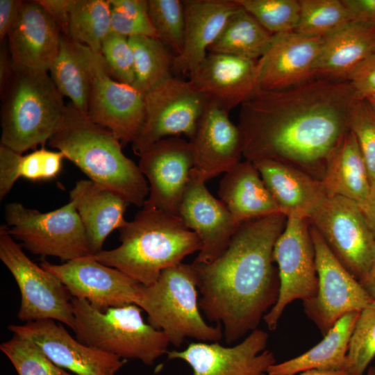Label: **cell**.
<instances>
[{
	"label": "cell",
	"mask_w": 375,
	"mask_h": 375,
	"mask_svg": "<svg viewBox=\"0 0 375 375\" xmlns=\"http://www.w3.org/2000/svg\"><path fill=\"white\" fill-rule=\"evenodd\" d=\"M358 100L348 81L315 78L280 90H259L240 106L242 156L275 160L322 180L326 160L349 130Z\"/></svg>",
	"instance_id": "obj_1"
},
{
	"label": "cell",
	"mask_w": 375,
	"mask_h": 375,
	"mask_svg": "<svg viewBox=\"0 0 375 375\" xmlns=\"http://www.w3.org/2000/svg\"><path fill=\"white\" fill-rule=\"evenodd\" d=\"M286 222L281 212L244 222L217 259L192 263L200 309L208 320L221 325L227 344L258 328L277 301L280 279L273 251Z\"/></svg>",
	"instance_id": "obj_2"
},
{
	"label": "cell",
	"mask_w": 375,
	"mask_h": 375,
	"mask_svg": "<svg viewBox=\"0 0 375 375\" xmlns=\"http://www.w3.org/2000/svg\"><path fill=\"white\" fill-rule=\"evenodd\" d=\"M48 142L91 181L117 193L128 203L143 206L149 187L139 166L124 155L115 133L94 122L72 103L67 105Z\"/></svg>",
	"instance_id": "obj_3"
},
{
	"label": "cell",
	"mask_w": 375,
	"mask_h": 375,
	"mask_svg": "<svg viewBox=\"0 0 375 375\" xmlns=\"http://www.w3.org/2000/svg\"><path fill=\"white\" fill-rule=\"evenodd\" d=\"M119 231V247L88 256L144 285L154 283L162 270L201 247L179 216L156 208L142 207Z\"/></svg>",
	"instance_id": "obj_4"
},
{
	"label": "cell",
	"mask_w": 375,
	"mask_h": 375,
	"mask_svg": "<svg viewBox=\"0 0 375 375\" xmlns=\"http://www.w3.org/2000/svg\"><path fill=\"white\" fill-rule=\"evenodd\" d=\"M1 99V145L20 154L49 141L67 108L46 72H15Z\"/></svg>",
	"instance_id": "obj_5"
},
{
	"label": "cell",
	"mask_w": 375,
	"mask_h": 375,
	"mask_svg": "<svg viewBox=\"0 0 375 375\" xmlns=\"http://www.w3.org/2000/svg\"><path fill=\"white\" fill-rule=\"evenodd\" d=\"M198 290L193 265L181 262L162 270L154 283L140 284L137 306L147 313L149 324L163 331L174 347L186 338L219 342L224 337L222 328L203 319Z\"/></svg>",
	"instance_id": "obj_6"
},
{
	"label": "cell",
	"mask_w": 375,
	"mask_h": 375,
	"mask_svg": "<svg viewBox=\"0 0 375 375\" xmlns=\"http://www.w3.org/2000/svg\"><path fill=\"white\" fill-rule=\"evenodd\" d=\"M76 338L81 343L122 359H136L146 365L167 353L166 334L145 323L135 304L100 310L88 301L72 298Z\"/></svg>",
	"instance_id": "obj_7"
},
{
	"label": "cell",
	"mask_w": 375,
	"mask_h": 375,
	"mask_svg": "<svg viewBox=\"0 0 375 375\" xmlns=\"http://www.w3.org/2000/svg\"><path fill=\"white\" fill-rule=\"evenodd\" d=\"M5 219L8 233L33 254L66 261L91 254L83 223L70 201L48 212L10 203L5 207Z\"/></svg>",
	"instance_id": "obj_8"
},
{
	"label": "cell",
	"mask_w": 375,
	"mask_h": 375,
	"mask_svg": "<svg viewBox=\"0 0 375 375\" xmlns=\"http://www.w3.org/2000/svg\"><path fill=\"white\" fill-rule=\"evenodd\" d=\"M0 259L15 278L21 294L17 317L25 323L53 319L73 329L72 297L54 274L33 262L8 232L0 227Z\"/></svg>",
	"instance_id": "obj_9"
},
{
	"label": "cell",
	"mask_w": 375,
	"mask_h": 375,
	"mask_svg": "<svg viewBox=\"0 0 375 375\" xmlns=\"http://www.w3.org/2000/svg\"><path fill=\"white\" fill-rule=\"evenodd\" d=\"M88 69L90 81L88 117L120 140L133 143L144 124V95L132 85L114 79L101 53L75 42Z\"/></svg>",
	"instance_id": "obj_10"
},
{
	"label": "cell",
	"mask_w": 375,
	"mask_h": 375,
	"mask_svg": "<svg viewBox=\"0 0 375 375\" xmlns=\"http://www.w3.org/2000/svg\"><path fill=\"white\" fill-rule=\"evenodd\" d=\"M341 264L358 281L375 260V236L360 207L340 196H327L308 220Z\"/></svg>",
	"instance_id": "obj_11"
},
{
	"label": "cell",
	"mask_w": 375,
	"mask_h": 375,
	"mask_svg": "<svg viewBox=\"0 0 375 375\" xmlns=\"http://www.w3.org/2000/svg\"><path fill=\"white\" fill-rule=\"evenodd\" d=\"M280 279L278 298L264 316L270 331L276 328L285 308L296 300L303 302L317 292L315 253L308 219L288 217L273 251Z\"/></svg>",
	"instance_id": "obj_12"
},
{
	"label": "cell",
	"mask_w": 375,
	"mask_h": 375,
	"mask_svg": "<svg viewBox=\"0 0 375 375\" xmlns=\"http://www.w3.org/2000/svg\"><path fill=\"white\" fill-rule=\"evenodd\" d=\"M144 124L132 143L138 156L162 139L181 135L190 139L208 104L190 80L174 77L144 95Z\"/></svg>",
	"instance_id": "obj_13"
},
{
	"label": "cell",
	"mask_w": 375,
	"mask_h": 375,
	"mask_svg": "<svg viewBox=\"0 0 375 375\" xmlns=\"http://www.w3.org/2000/svg\"><path fill=\"white\" fill-rule=\"evenodd\" d=\"M310 233L315 248L318 288L315 296L303 301V306L307 317L324 336L343 316L360 312L374 301L336 258L312 225Z\"/></svg>",
	"instance_id": "obj_14"
},
{
	"label": "cell",
	"mask_w": 375,
	"mask_h": 375,
	"mask_svg": "<svg viewBox=\"0 0 375 375\" xmlns=\"http://www.w3.org/2000/svg\"><path fill=\"white\" fill-rule=\"evenodd\" d=\"M268 339L266 331L257 328L235 345L192 342L183 351H168L167 358L185 361L192 375H267L276 363L274 353L266 349Z\"/></svg>",
	"instance_id": "obj_15"
},
{
	"label": "cell",
	"mask_w": 375,
	"mask_h": 375,
	"mask_svg": "<svg viewBox=\"0 0 375 375\" xmlns=\"http://www.w3.org/2000/svg\"><path fill=\"white\" fill-rule=\"evenodd\" d=\"M139 168L149 181V193L142 207L178 215L194 167L190 143L179 137L162 139L140 156Z\"/></svg>",
	"instance_id": "obj_16"
},
{
	"label": "cell",
	"mask_w": 375,
	"mask_h": 375,
	"mask_svg": "<svg viewBox=\"0 0 375 375\" xmlns=\"http://www.w3.org/2000/svg\"><path fill=\"white\" fill-rule=\"evenodd\" d=\"M40 266L59 278L72 297L86 300L96 308L137 305L140 283L88 256L61 265L44 260Z\"/></svg>",
	"instance_id": "obj_17"
},
{
	"label": "cell",
	"mask_w": 375,
	"mask_h": 375,
	"mask_svg": "<svg viewBox=\"0 0 375 375\" xmlns=\"http://www.w3.org/2000/svg\"><path fill=\"white\" fill-rule=\"evenodd\" d=\"M8 329L32 340L56 365L76 375H116L126 363L115 355L80 342L53 319L12 324Z\"/></svg>",
	"instance_id": "obj_18"
},
{
	"label": "cell",
	"mask_w": 375,
	"mask_h": 375,
	"mask_svg": "<svg viewBox=\"0 0 375 375\" xmlns=\"http://www.w3.org/2000/svg\"><path fill=\"white\" fill-rule=\"evenodd\" d=\"M178 216L201 241V249L193 262L195 264H208L217 259L241 224L224 203L211 194L192 169Z\"/></svg>",
	"instance_id": "obj_19"
},
{
	"label": "cell",
	"mask_w": 375,
	"mask_h": 375,
	"mask_svg": "<svg viewBox=\"0 0 375 375\" xmlns=\"http://www.w3.org/2000/svg\"><path fill=\"white\" fill-rule=\"evenodd\" d=\"M323 38L295 31L273 35L270 45L257 60L260 90H284L315 78Z\"/></svg>",
	"instance_id": "obj_20"
},
{
	"label": "cell",
	"mask_w": 375,
	"mask_h": 375,
	"mask_svg": "<svg viewBox=\"0 0 375 375\" xmlns=\"http://www.w3.org/2000/svg\"><path fill=\"white\" fill-rule=\"evenodd\" d=\"M190 81L208 103L228 113L260 90L257 60L222 53H208Z\"/></svg>",
	"instance_id": "obj_21"
},
{
	"label": "cell",
	"mask_w": 375,
	"mask_h": 375,
	"mask_svg": "<svg viewBox=\"0 0 375 375\" xmlns=\"http://www.w3.org/2000/svg\"><path fill=\"white\" fill-rule=\"evenodd\" d=\"M62 33L38 1H24L7 42L15 72H49L60 47Z\"/></svg>",
	"instance_id": "obj_22"
},
{
	"label": "cell",
	"mask_w": 375,
	"mask_h": 375,
	"mask_svg": "<svg viewBox=\"0 0 375 375\" xmlns=\"http://www.w3.org/2000/svg\"><path fill=\"white\" fill-rule=\"evenodd\" d=\"M189 142L194 158L192 172L204 183L231 170L243 156L238 126L230 120L228 112L213 104H207Z\"/></svg>",
	"instance_id": "obj_23"
},
{
	"label": "cell",
	"mask_w": 375,
	"mask_h": 375,
	"mask_svg": "<svg viewBox=\"0 0 375 375\" xmlns=\"http://www.w3.org/2000/svg\"><path fill=\"white\" fill-rule=\"evenodd\" d=\"M185 33L181 53L174 58L173 72L192 74L208 53L230 16L236 0H183Z\"/></svg>",
	"instance_id": "obj_24"
},
{
	"label": "cell",
	"mask_w": 375,
	"mask_h": 375,
	"mask_svg": "<svg viewBox=\"0 0 375 375\" xmlns=\"http://www.w3.org/2000/svg\"><path fill=\"white\" fill-rule=\"evenodd\" d=\"M281 213L310 219L328 196L322 181L272 160L253 162Z\"/></svg>",
	"instance_id": "obj_25"
},
{
	"label": "cell",
	"mask_w": 375,
	"mask_h": 375,
	"mask_svg": "<svg viewBox=\"0 0 375 375\" xmlns=\"http://www.w3.org/2000/svg\"><path fill=\"white\" fill-rule=\"evenodd\" d=\"M69 194L85 228L90 255L101 251L110 233L127 223L124 216L128 203L90 179L78 181Z\"/></svg>",
	"instance_id": "obj_26"
},
{
	"label": "cell",
	"mask_w": 375,
	"mask_h": 375,
	"mask_svg": "<svg viewBox=\"0 0 375 375\" xmlns=\"http://www.w3.org/2000/svg\"><path fill=\"white\" fill-rule=\"evenodd\" d=\"M375 51V24L350 21L323 38L315 78L348 81L353 70Z\"/></svg>",
	"instance_id": "obj_27"
},
{
	"label": "cell",
	"mask_w": 375,
	"mask_h": 375,
	"mask_svg": "<svg viewBox=\"0 0 375 375\" xmlns=\"http://www.w3.org/2000/svg\"><path fill=\"white\" fill-rule=\"evenodd\" d=\"M218 196L240 224L281 212L257 168L247 160L224 174L219 182Z\"/></svg>",
	"instance_id": "obj_28"
},
{
	"label": "cell",
	"mask_w": 375,
	"mask_h": 375,
	"mask_svg": "<svg viewBox=\"0 0 375 375\" xmlns=\"http://www.w3.org/2000/svg\"><path fill=\"white\" fill-rule=\"evenodd\" d=\"M322 182L328 196L357 203L367 201L372 188L368 170L356 137L349 129L329 154Z\"/></svg>",
	"instance_id": "obj_29"
},
{
	"label": "cell",
	"mask_w": 375,
	"mask_h": 375,
	"mask_svg": "<svg viewBox=\"0 0 375 375\" xmlns=\"http://www.w3.org/2000/svg\"><path fill=\"white\" fill-rule=\"evenodd\" d=\"M359 313L343 316L317 344L294 358L276 362L267 375H295L311 369L345 371L349 344Z\"/></svg>",
	"instance_id": "obj_30"
},
{
	"label": "cell",
	"mask_w": 375,
	"mask_h": 375,
	"mask_svg": "<svg viewBox=\"0 0 375 375\" xmlns=\"http://www.w3.org/2000/svg\"><path fill=\"white\" fill-rule=\"evenodd\" d=\"M272 36L240 6L227 20L219 35L209 48L208 53L258 60L268 49Z\"/></svg>",
	"instance_id": "obj_31"
},
{
	"label": "cell",
	"mask_w": 375,
	"mask_h": 375,
	"mask_svg": "<svg viewBox=\"0 0 375 375\" xmlns=\"http://www.w3.org/2000/svg\"><path fill=\"white\" fill-rule=\"evenodd\" d=\"M64 158L62 152L44 147L22 156L0 145V199L2 200L9 193L20 177L33 181L56 177L60 172Z\"/></svg>",
	"instance_id": "obj_32"
},
{
	"label": "cell",
	"mask_w": 375,
	"mask_h": 375,
	"mask_svg": "<svg viewBox=\"0 0 375 375\" xmlns=\"http://www.w3.org/2000/svg\"><path fill=\"white\" fill-rule=\"evenodd\" d=\"M49 72L60 94L70 99L78 111L88 115L90 94L88 72L75 42L63 34L59 53Z\"/></svg>",
	"instance_id": "obj_33"
},
{
	"label": "cell",
	"mask_w": 375,
	"mask_h": 375,
	"mask_svg": "<svg viewBox=\"0 0 375 375\" xmlns=\"http://www.w3.org/2000/svg\"><path fill=\"white\" fill-rule=\"evenodd\" d=\"M134 58L133 87L143 95L174 77V56L158 39L137 36L129 38Z\"/></svg>",
	"instance_id": "obj_34"
},
{
	"label": "cell",
	"mask_w": 375,
	"mask_h": 375,
	"mask_svg": "<svg viewBox=\"0 0 375 375\" xmlns=\"http://www.w3.org/2000/svg\"><path fill=\"white\" fill-rule=\"evenodd\" d=\"M110 20L109 0H74L67 38L101 53L102 42L110 32Z\"/></svg>",
	"instance_id": "obj_35"
},
{
	"label": "cell",
	"mask_w": 375,
	"mask_h": 375,
	"mask_svg": "<svg viewBox=\"0 0 375 375\" xmlns=\"http://www.w3.org/2000/svg\"><path fill=\"white\" fill-rule=\"evenodd\" d=\"M300 15L295 32L324 38L352 21L342 0H299Z\"/></svg>",
	"instance_id": "obj_36"
},
{
	"label": "cell",
	"mask_w": 375,
	"mask_h": 375,
	"mask_svg": "<svg viewBox=\"0 0 375 375\" xmlns=\"http://www.w3.org/2000/svg\"><path fill=\"white\" fill-rule=\"evenodd\" d=\"M148 13L158 39L175 56L183 49L185 33L183 1L148 0Z\"/></svg>",
	"instance_id": "obj_37"
},
{
	"label": "cell",
	"mask_w": 375,
	"mask_h": 375,
	"mask_svg": "<svg viewBox=\"0 0 375 375\" xmlns=\"http://www.w3.org/2000/svg\"><path fill=\"white\" fill-rule=\"evenodd\" d=\"M18 375H73L58 367L32 340L13 334L0 345Z\"/></svg>",
	"instance_id": "obj_38"
},
{
	"label": "cell",
	"mask_w": 375,
	"mask_h": 375,
	"mask_svg": "<svg viewBox=\"0 0 375 375\" xmlns=\"http://www.w3.org/2000/svg\"><path fill=\"white\" fill-rule=\"evenodd\" d=\"M272 35L294 31L299 19V0H236Z\"/></svg>",
	"instance_id": "obj_39"
},
{
	"label": "cell",
	"mask_w": 375,
	"mask_h": 375,
	"mask_svg": "<svg viewBox=\"0 0 375 375\" xmlns=\"http://www.w3.org/2000/svg\"><path fill=\"white\" fill-rule=\"evenodd\" d=\"M374 357L375 301L359 313L349 344L344 370L351 375H363Z\"/></svg>",
	"instance_id": "obj_40"
},
{
	"label": "cell",
	"mask_w": 375,
	"mask_h": 375,
	"mask_svg": "<svg viewBox=\"0 0 375 375\" xmlns=\"http://www.w3.org/2000/svg\"><path fill=\"white\" fill-rule=\"evenodd\" d=\"M349 129L356 138L372 186L375 184V109L367 100L358 99L355 103Z\"/></svg>",
	"instance_id": "obj_41"
},
{
	"label": "cell",
	"mask_w": 375,
	"mask_h": 375,
	"mask_svg": "<svg viewBox=\"0 0 375 375\" xmlns=\"http://www.w3.org/2000/svg\"><path fill=\"white\" fill-rule=\"evenodd\" d=\"M101 55L114 79L133 85L135 80L134 58L127 38L110 31L102 42Z\"/></svg>",
	"instance_id": "obj_42"
},
{
	"label": "cell",
	"mask_w": 375,
	"mask_h": 375,
	"mask_svg": "<svg viewBox=\"0 0 375 375\" xmlns=\"http://www.w3.org/2000/svg\"><path fill=\"white\" fill-rule=\"evenodd\" d=\"M110 31L127 38L147 36L157 38L149 16H137L121 12L111 7Z\"/></svg>",
	"instance_id": "obj_43"
},
{
	"label": "cell",
	"mask_w": 375,
	"mask_h": 375,
	"mask_svg": "<svg viewBox=\"0 0 375 375\" xmlns=\"http://www.w3.org/2000/svg\"><path fill=\"white\" fill-rule=\"evenodd\" d=\"M348 81L358 99H367L375 96V51L353 70Z\"/></svg>",
	"instance_id": "obj_44"
},
{
	"label": "cell",
	"mask_w": 375,
	"mask_h": 375,
	"mask_svg": "<svg viewBox=\"0 0 375 375\" xmlns=\"http://www.w3.org/2000/svg\"><path fill=\"white\" fill-rule=\"evenodd\" d=\"M68 38L69 15L74 0H37Z\"/></svg>",
	"instance_id": "obj_45"
},
{
	"label": "cell",
	"mask_w": 375,
	"mask_h": 375,
	"mask_svg": "<svg viewBox=\"0 0 375 375\" xmlns=\"http://www.w3.org/2000/svg\"><path fill=\"white\" fill-rule=\"evenodd\" d=\"M24 1L0 0V42L7 39L16 22Z\"/></svg>",
	"instance_id": "obj_46"
},
{
	"label": "cell",
	"mask_w": 375,
	"mask_h": 375,
	"mask_svg": "<svg viewBox=\"0 0 375 375\" xmlns=\"http://www.w3.org/2000/svg\"><path fill=\"white\" fill-rule=\"evenodd\" d=\"M352 21L375 24V0H342Z\"/></svg>",
	"instance_id": "obj_47"
},
{
	"label": "cell",
	"mask_w": 375,
	"mask_h": 375,
	"mask_svg": "<svg viewBox=\"0 0 375 375\" xmlns=\"http://www.w3.org/2000/svg\"><path fill=\"white\" fill-rule=\"evenodd\" d=\"M14 74L7 39L0 42V94L5 90Z\"/></svg>",
	"instance_id": "obj_48"
},
{
	"label": "cell",
	"mask_w": 375,
	"mask_h": 375,
	"mask_svg": "<svg viewBox=\"0 0 375 375\" xmlns=\"http://www.w3.org/2000/svg\"><path fill=\"white\" fill-rule=\"evenodd\" d=\"M111 7L121 12L149 16L148 0H109Z\"/></svg>",
	"instance_id": "obj_49"
},
{
	"label": "cell",
	"mask_w": 375,
	"mask_h": 375,
	"mask_svg": "<svg viewBox=\"0 0 375 375\" xmlns=\"http://www.w3.org/2000/svg\"><path fill=\"white\" fill-rule=\"evenodd\" d=\"M360 208L375 236V184L372 186L369 195Z\"/></svg>",
	"instance_id": "obj_50"
},
{
	"label": "cell",
	"mask_w": 375,
	"mask_h": 375,
	"mask_svg": "<svg viewBox=\"0 0 375 375\" xmlns=\"http://www.w3.org/2000/svg\"><path fill=\"white\" fill-rule=\"evenodd\" d=\"M359 282L372 299L375 301V260L368 274Z\"/></svg>",
	"instance_id": "obj_51"
},
{
	"label": "cell",
	"mask_w": 375,
	"mask_h": 375,
	"mask_svg": "<svg viewBox=\"0 0 375 375\" xmlns=\"http://www.w3.org/2000/svg\"><path fill=\"white\" fill-rule=\"evenodd\" d=\"M299 375H351L346 371H326L311 369L301 372Z\"/></svg>",
	"instance_id": "obj_52"
},
{
	"label": "cell",
	"mask_w": 375,
	"mask_h": 375,
	"mask_svg": "<svg viewBox=\"0 0 375 375\" xmlns=\"http://www.w3.org/2000/svg\"><path fill=\"white\" fill-rule=\"evenodd\" d=\"M366 375H375V367H370L368 369Z\"/></svg>",
	"instance_id": "obj_53"
},
{
	"label": "cell",
	"mask_w": 375,
	"mask_h": 375,
	"mask_svg": "<svg viewBox=\"0 0 375 375\" xmlns=\"http://www.w3.org/2000/svg\"><path fill=\"white\" fill-rule=\"evenodd\" d=\"M366 100H367L369 102V103L373 106V108L375 109V96L369 97Z\"/></svg>",
	"instance_id": "obj_54"
}]
</instances>
